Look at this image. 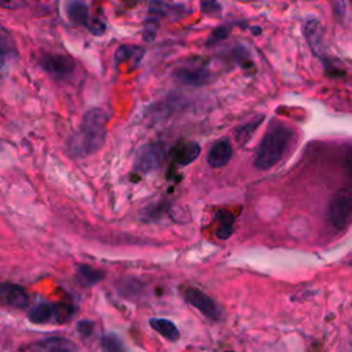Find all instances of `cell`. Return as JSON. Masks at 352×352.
<instances>
[{
    "mask_svg": "<svg viewBox=\"0 0 352 352\" xmlns=\"http://www.w3.org/2000/svg\"><path fill=\"white\" fill-rule=\"evenodd\" d=\"M150 326L162 337H165L169 341H177L180 337L179 329L176 327V324L169 320V319H164V318H151L150 319Z\"/></svg>",
    "mask_w": 352,
    "mask_h": 352,
    "instance_id": "5bb4252c",
    "label": "cell"
},
{
    "mask_svg": "<svg viewBox=\"0 0 352 352\" xmlns=\"http://www.w3.org/2000/svg\"><path fill=\"white\" fill-rule=\"evenodd\" d=\"M231 157H232V147H231L230 140L221 139L212 146V148L208 153L206 161H208L209 166L216 169V168L226 166L230 162Z\"/></svg>",
    "mask_w": 352,
    "mask_h": 352,
    "instance_id": "9c48e42d",
    "label": "cell"
},
{
    "mask_svg": "<svg viewBox=\"0 0 352 352\" xmlns=\"http://www.w3.org/2000/svg\"><path fill=\"white\" fill-rule=\"evenodd\" d=\"M165 157V144L161 142H151L142 146L135 158V170L148 173L157 169Z\"/></svg>",
    "mask_w": 352,
    "mask_h": 352,
    "instance_id": "5b68a950",
    "label": "cell"
},
{
    "mask_svg": "<svg viewBox=\"0 0 352 352\" xmlns=\"http://www.w3.org/2000/svg\"><path fill=\"white\" fill-rule=\"evenodd\" d=\"M65 12L73 23L85 28L95 36L103 34L106 30L104 22L91 15L87 0H67L65 4Z\"/></svg>",
    "mask_w": 352,
    "mask_h": 352,
    "instance_id": "3957f363",
    "label": "cell"
},
{
    "mask_svg": "<svg viewBox=\"0 0 352 352\" xmlns=\"http://www.w3.org/2000/svg\"><path fill=\"white\" fill-rule=\"evenodd\" d=\"M77 331L81 337H88L92 334L94 331V322L88 320V319H84V320H80L77 323Z\"/></svg>",
    "mask_w": 352,
    "mask_h": 352,
    "instance_id": "7402d4cb",
    "label": "cell"
},
{
    "mask_svg": "<svg viewBox=\"0 0 352 352\" xmlns=\"http://www.w3.org/2000/svg\"><path fill=\"white\" fill-rule=\"evenodd\" d=\"M76 345L65 337L44 338L32 346L33 352H76Z\"/></svg>",
    "mask_w": 352,
    "mask_h": 352,
    "instance_id": "7c38bea8",
    "label": "cell"
},
{
    "mask_svg": "<svg viewBox=\"0 0 352 352\" xmlns=\"http://www.w3.org/2000/svg\"><path fill=\"white\" fill-rule=\"evenodd\" d=\"M144 54H146V50L143 47L132 45V44H124V45H120L117 48L114 59H116L117 65L129 62L132 65V67H136L140 63V60L143 59Z\"/></svg>",
    "mask_w": 352,
    "mask_h": 352,
    "instance_id": "4fadbf2b",
    "label": "cell"
},
{
    "mask_svg": "<svg viewBox=\"0 0 352 352\" xmlns=\"http://www.w3.org/2000/svg\"><path fill=\"white\" fill-rule=\"evenodd\" d=\"M216 217L219 220V228L216 231V235L220 239L230 238L231 234H232V224H234L232 214L227 210H220V212H217Z\"/></svg>",
    "mask_w": 352,
    "mask_h": 352,
    "instance_id": "e0dca14e",
    "label": "cell"
},
{
    "mask_svg": "<svg viewBox=\"0 0 352 352\" xmlns=\"http://www.w3.org/2000/svg\"><path fill=\"white\" fill-rule=\"evenodd\" d=\"M73 314V308L65 302H59L54 305V315L58 319V322H66Z\"/></svg>",
    "mask_w": 352,
    "mask_h": 352,
    "instance_id": "ffe728a7",
    "label": "cell"
},
{
    "mask_svg": "<svg viewBox=\"0 0 352 352\" xmlns=\"http://www.w3.org/2000/svg\"><path fill=\"white\" fill-rule=\"evenodd\" d=\"M100 348L102 352H128L122 340L114 333H107L102 337Z\"/></svg>",
    "mask_w": 352,
    "mask_h": 352,
    "instance_id": "ac0fdd59",
    "label": "cell"
},
{
    "mask_svg": "<svg viewBox=\"0 0 352 352\" xmlns=\"http://www.w3.org/2000/svg\"><path fill=\"white\" fill-rule=\"evenodd\" d=\"M346 168H348L349 175L352 176V150L349 151V154H348V157H346Z\"/></svg>",
    "mask_w": 352,
    "mask_h": 352,
    "instance_id": "603a6c76",
    "label": "cell"
},
{
    "mask_svg": "<svg viewBox=\"0 0 352 352\" xmlns=\"http://www.w3.org/2000/svg\"><path fill=\"white\" fill-rule=\"evenodd\" d=\"M107 121L109 114L104 110L89 109L67 143L69 153L76 158H84L100 150L106 139Z\"/></svg>",
    "mask_w": 352,
    "mask_h": 352,
    "instance_id": "6da1fadb",
    "label": "cell"
},
{
    "mask_svg": "<svg viewBox=\"0 0 352 352\" xmlns=\"http://www.w3.org/2000/svg\"><path fill=\"white\" fill-rule=\"evenodd\" d=\"M199 153H201L199 144L192 140L180 142L172 150L173 161L177 165H188V164L194 162L198 158Z\"/></svg>",
    "mask_w": 352,
    "mask_h": 352,
    "instance_id": "30bf717a",
    "label": "cell"
},
{
    "mask_svg": "<svg viewBox=\"0 0 352 352\" xmlns=\"http://www.w3.org/2000/svg\"><path fill=\"white\" fill-rule=\"evenodd\" d=\"M41 67L55 80H67L76 70V63L72 58L59 54H45L40 59Z\"/></svg>",
    "mask_w": 352,
    "mask_h": 352,
    "instance_id": "8992f818",
    "label": "cell"
},
{
    "mask_svg": "<svg viewBox=\"0 0 352 352\" xmlns=\"http://www.w3.org/2000/svg\"><path fill=\"white\" fill-rule=\"evenodd\" d=\"M294 132L280 122L272 124L264 133L254 154V166L258 170H268L275 166L285 155Z\"/></svg>",
    "mask_w": 352,
    "mask_h": 352,
    "instance_id": "7a4b0ae2",
    "label": "cell"
},
{
    "mask_svg": "<svg viewBox=\"0 0 352 352\" xmlns=\"http://www.w3.org/2000/svg\"><path fill=\"white\" fill-rule=\"evenodd\" d=\"M199 4H201V11L205 15L212 16V18L220 16V14L223 11L221 4L217 0H199Z\"/></svg>",
    "mask_w": 352,
    "mask_h": 352,
    "instance_id": "d6986e66",
    "label": "cell"
},
{
    "mask_svg": "<svg viewBox=\"0 0 352 352\" xmlns=\"http://www.w3.org/2000/svg\"><path fill=\"white\" fill-rule=\"evenodd\" d=\"M175 78L187 85H204L210 80V70L206 60H188L183 66L177 67L173 73Z\"/></svg>",
    "mask_w": 352,
    "mask_h": 352,
    "instance_id": "277c9868",
    "label": "cell"
},
{
    "mask_svg": "<svg viewBox=\"0 0 352 352\" xmlns=\"http://www.w3.org/2000/svg\"><path fill=\"white\" fill-rule=\"evenodd\" d=\"M228 36V30H227V28L226 26H219L217 29H214L213 32H212V34H210V37H209V40H208V44H216V43H219L220 40H224L226 37Z\"/></svg>",
    "mask_w": 352,
    "mask_h": 352,
    "instance_id": "44dd1931",
    "label": "cell"
},
{
    "mask_svg": "<svg viewBox=\"0 0 352 352\" xmlns=\"http://www.w3.org/2000/svg\"><path fill=\"white\" fill-rule=\"evenodd\" d=\"M77 276L85 286H92V285H96L98 282H100L104 275L102 271H99L91 265L78 264L77 265Z\"/></svg>",
    "mask_w": 352,
    "mask_h": 352,
    "instance_id": "2e32d148",
    "label": "cell"
},
{
    "mask_svg": "<svg viewBox=\"0 0 352 352\" xmlns=\"http://www.w3.org/2000/svg\"><path fill=\"white\" fill-rule=\"evenodd\" d=\"M329 220L338 228H345L352 221V197L338 192L329 205Z\"/></svg>",
    "mask_w": 352,
    "mask_h": 352,
    "instance_id": "52a82bcc",
    "label": "cell"
},
{
    "mask_svg": "<svg viewBox=\"0 0 352 352\" xmlns=\"http://www.w3.org/2000/svg\"><path fill=\"white\" fill-rule=\"evenodd\" d=\"M184 300L210 320H219L221 316V311L217 302L199 289L187 287L184 292Z\"/></svg>",
    "mask_w": 352,
    "mask_h": 352,
    "instance_id": "ba28073f",
    "label": "cell"
},
{
    "mask_svg": "<svg viewBox=\"0 0 352 352\" xmlns=\"http://www.w3.org/2000/svg\"><path fill=\"white\" fill-rule=\"evenodd\" d=\"M52 315H54V305L48 302H38L33 308H30L28 312L29 320L36 324L47 323Z\"/></svg>",
    "mask_w": 352,
    "mask_h": 352,
    "instance_id": "9a60e30c",
    "label": "cell"
},
{
    "mask_svg": "<svg viewBox=\"0 0 352 352\" xmlns=\"http://www.w3.org/2000/svg\"><path fill=\"white\" fill-rule=\"evenodd\" d=\"M0 294L3 301L14 308H25L29 304V296L25 292V289H22L18 285H12V283H3L1 289H0Z\"/></svg>",
    "mask_w": 352,
    "mask_h": 352,
    "instance_id": "8fae6325",
    "label": "cell"
}]
</instances>
